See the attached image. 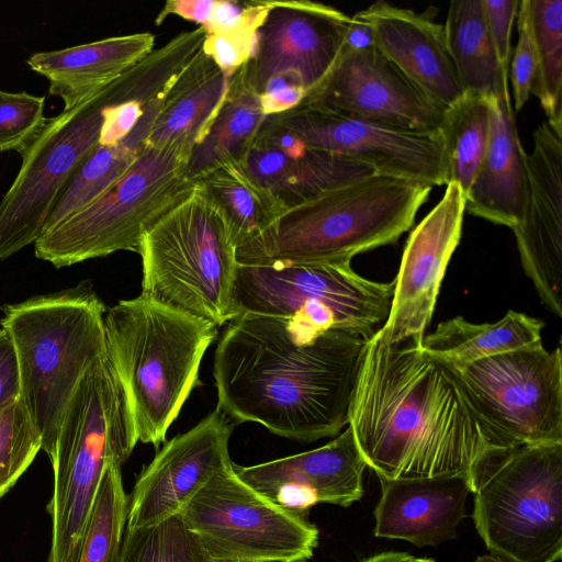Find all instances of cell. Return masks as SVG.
Instances as JSON below:
<instances>
[{
    "instance_id": "bcb514c9",
    "label": "cell",
    "mask_w": 562,
    "mask_h": 562,
    "mask_svg": "<svg viewBox=\"0 0 562 562\" xmlns=\"http://www.w3.org/2000/svg\"><path fill=\"white\" fill-rule=\"evenodd\" d=\"M375 47L373 32L360 11L350 16L341 50H364Z\"/></svg>"
},
{
    "instance_id": "f35d334b",
    "label": "cell",
    "mask_w": 562,
    "mask_h": 562,
    "mask_svg": "<svg viewBox=\"0 0 562 562\" xmlns=\"http://www.w3.org/2000/svg\"><path fill=\"white\" fill-rule=\"evenodd\" d=\"M268 8L269 1L215 0L203 27L207 34L257 33Z\"/></svg>"
},
{
    "instance_id": "681fc988",
    "label": "cell",
    "mask_w": 562,
    "mask_h": 562,
    "mask_svg": "<svg viewBox=\"0 0 562 562\" xmlns=\"http://www.w3.org/2000/svg\"><path fill=\"white\" fill-rule=\"evenodd\" d=\"M415 562H435L431 559L416 558Z\"/></svg>"
},
{
    "instance_id": "83f0119b",
    "label": "cell",
    "mask_w": 562,
    "mask_h": 562,
    "mask_svg": "<svg viewBox=\"0 0 562 562\" xmlns=\"http://www.w3.org/2000/svg\"><path fill=\"white\" fill-rule=\"evenodd\" d=\"M166 92L147 105L135 127L122 140L114 145L98 144L89 153L56 201L44 233L92 202L131 167L146 146Z\"/></svg>"
},
{
    "instance_id": "9c48e42d",
    "label": "cell",
    "mask_w": 562,
    "mask_h": 562,
    "mask_svg": "<svg viewBox=\"0 0 562 562\" xmlns=\"http://www.w3.org/2000/svg\"><path fill=\"white\" fill-rule=\"evenodd\" d=\"M189 147L146 145L131 167L88 205L34 243L38 259L56 268L137 251L144 233L191 182Z\"/></svg>"
},
{
    "instance_id": "9a60e30c",
    "label": "cell",
    "mask_w": 562,
    "mask_h": 562,
    "mask_svg": "<svg viewBox=\"0 0 562 562\" xmlns=\"http://www.w3.org/2000/svg\"><path fill=\"white\" fill-rule=\"evenodd\" d=\"M350 16L312 1H269L254 52L241 67L246 85L260 95L274 76L293 77L305 94L337 61Z\"/></svg>"
},
{
    "instance_id": "ab89813d",
    "label": "cell",
    "mask_w": 562,
    "mask_h": 562,
    "mask_svg": "<svg viewBox=\"0 0 562 562\" xmlns=\"http://www.w3.org/2000/svg\"><path fill=\"white\" fill-rule=\"evenodd\" d=\"M257 33L207 34L202 49L224 72L234 75L250 58Z\"/></svg>"
},
{
    "instance_id": "8d00e7d4",
    "label": "cell",
    "mask_w": 562,
    "mask_h": 562,
    "mask_svg": "<svg viewBox=\"0 0 562 562\" xmlns=\"http://www.w3.org/2000/svg\"><path fill=\"white\" fill-rule=\"evenodd\" d=\"M301 158H290L259 132L240 161L251 180L281 201L295 183Z\"/></svg>"
},
{
    "instance_id": "7bdbcfd3",
    "label": "cell",
    "mask_w": 562,
    "mask_h": 562,
    "mask_svg": "<svg viewBox=\"0 0 562 562\" xmlns=\"http://www.w3.org/2000/svg\"><path fill=\"white\" fill-rule=\"evenodd\" d=\"M305 97L304 89L291 76L272 77L259 95L263 113L267 116L281 114L301 104Z\"/></svg>"
},
{
    "instance_id": "52a82bcc",
    "label": "cell",
    "mask_w": 562,
    "mask_h": 562,
    "mask_svg": "<svg viewBox=\"0 0 562 562\" xmlns=\"http://www.w3.org/2000/svg\"><path fill=\"white\" fill-rule=\"evenodd\" d=\"M105 311L91 285L83 284L3 307L0 324L14 344L21 400L49 460L71 396L106 352Z\"/></svg>"
},
{
    "instance_id": "d590c367",
    "label": "cell",
    "mask_w": 562,
    "mask_h": 562,
    "mask_svg": "<svg viewBox=\"0 0 562 562\" xmlns=\"http://www.w3.org/2000/svg\"><path fill=\"white\" fill-rule=\"evenodd\" d=\"M45 97L0 90V151H22L42 128Z\"/></svg>"
},
{
    "instance_id": "74e56055",
    "label": "cell",
    "mask_w": 562,
    "mask_h": 562,
    "mask_svg": "<svg viewBox=\"0 0 562 562\" xmlns=\"http://www.w3.org/2000/svg\"><path fill=\"white\" fill-rule=\"evenodd\" d=\"M518 42L510 57V79L514 105L520 110L529 100L536 74V50L529 0H521L517 12Z\"/></svg>"
},
{
    "instance_id": "e0dca14e",
    "label": "cell",
    "mask_w": 562,
    "mask_h": 562,
    "mask_svg": "<svg viewBox=\"0 0 562 562\" xmlns=\"http://www.w3.org/2000/svg\"><path fill=\"white\" fill-rule=\"evenodd\" d=\"M234 427L216 407L167 441L143 468L127 496L125 528H147L180 515L212 477L231 469L228 442Z\"/></svg>"
},
{
    "instance_id": "44dd1931",
    "label": "cell",
    "mask_w": 562,
    "mask_h": 562,
    "mask_svg": "<svg viewBox=\"0 0 562 562\" xmlns=\"http://www.w3.org/2000/svg\"><path fill=\"white\" fill-rule=\"evenodd\" d=\"M360 13L372 29L376 49L432 102L446 110L463 95L443 25L384 1Z\"/></svg>"
},
{
    "instance_id": "7402d4cb",
    "label": "cell",
    "mask_w": 562,
    "mask_h": 562,
    "mask_svg": "<svg viewBox=\"0 0 562 562\" xmlns=\"http://www.w3.org/2000/svg\"><path fill=\"white\" fill-rule=\"evenodd\" d=\"M379 480L382 493L374 509L375 537L402 539L417 547L457 537L471 492L468 475Z\"/></svg>"
},
{
    "instance_id": "603a6c76",
    "label": "cell",
    "mask_w": 562,
    "mask_h": 562,
    "mask_svg": "<svg viewBox=\"0 0 562 562\" xmlns=\"http://www.w3.org/2000/svg\"><path fill=\"white\" fill-rule=\"evenodd\" d=\"M491 130L483 159L464 194L469 214L514 229L528 196L526 151L509 99L490 100Z\"/></svg>"
},
{
    "instance_id": "6da1fadb",
    "label": "cell",
    "mask_w": 562,
    "mask_h": 562,
    "mask_svg": "<svg viewBox=\"0 0 562 562\" xmlns=\"http://www.w3.org/2000/svg\"><path fill=\"white\" fill-rule=\"evenodd\" d=\"M373 335H316L290 317L240 313L226 323L216 345V407L234 425L258 423L300 442L336 436L348 425Z\"/></svg>"
},
{
    "instance_id": "5bb4252c",
    "label": "cell",
    "mask_w": 562,
    "mask_h": 562,
    "mask_svg": "<svg viewBox=\"0 0 562 562\" xmlns=\"http://www.w3.org/2000/svg\"><path fill=\"white\" fill-rule=\"evenodd\" d=\"M267 122L295 134L307 149L364 164L375 173L447 184L440 132L405 131L301 104Z\"/></svg>"
},
{
    "instance_id": "60d3db41",
    "label": "cell",
    "mask_w": 562,
    "mask_h": 562,
    "mask_svg": "<svg viewBox=\"0 0 562 562\" xmlns=\"http://www.w3.org/2000/svg\"><path fill=\"white\" fill-rule=\"evenodd\" d=\"M518 0H482L485 20L498 57L509 70L512 30L519 8Z\"/></svg>"
},
{
    "instance_id": "1f68e13d",
    "label": "cell",
    "mask_w": 562,
    "mask_h": 562,
    "mask_svg": "<svg viewBox=\"0 0 562 562\" xmlns=\"http://www.w3.org/2000/svg\"><path fill=\"white\" fill-rule=\"evenodd\" d=\"M536 50L531 94L547 120L562 127V0H529Z\"/></svg>"
},
{
    "instance_id": "7a4b0ae2",
    "label": "cell",
    "mask_w": 562,
    "mask_h": 562,
    "mask_svg": "<svg viewBox=\"0 0 562 562\" xmlns=\"http://www.w3.org/2000/svg\"><path fill=\"white\" fill-rule=\"evenodd\" d=\"M348 425L378 477L470 474L485 452L506 447L453 369L422 346L370 338Z\"/></svg>"
},
{
    "instance_id": "3957f363",
    "label": "cell",
    "mask_w": 562,
    "mask_h": 562,
    "mask_svg": "<svg viewBox=\"0 0 562 562\" xmlns=\"http://www.w3.org/2000/svg\"><path fill=\"white\" fill-rule=\"evenodd\" d=\"M432 187L371 176L286 207L258 237L237 248L243 266H341L408 231Z\"/></svg>"
},
{
    "instance_id": "4316f807",
    "label": "cell",
    "mask_w": 562,
    "mask_h": 562,
    "mask_svg": "<svg viewBox=\"0 0 562 562\" xmlns=\"http://www.w3.org/2000/svg\"><path fill=\"white\" fill-rule=\"evenodd\" d=\"M542 327L540 319L515 311L490 324H472L456 316L424 336L422 349L458 369L488 357L540 346Z\"/></svg>"
},
{
    "instance_id": "cb8c5ba5",
    "label": "cell",
    "mask_w": 562,
    "mask_h": 562,
    "mask_svg": "<svg viewBox=\"0 0 562 562\" xmlns=\"http://www.w3.org/2000/svg\"><path fill=\"white\" fill-rule=\"evenodd\" d=\"M155 45L149 32L112 36L64 49L35 53L32 70L45 77L48 93L70 109L99 91L147 56Z\"/></svg>"
},
{
    "instance_id": "ac0fdd59",
    "label": "cell",
    "mask_w": 562,
    "mask_h": 562,
    "mask_svg": "<svg viewBox=\"0 0 562 562\" xmlns=\"http://www.w3.org/2000/svg\"><path fill=\"white\" fill-rule=\"evenodd\" d=\"M464 192L447 184L437 205L409 235L394 281L387 318L379 333L391 345L422 346L441 280L462 232Z\"/></svg>"
},
{
    "instance_id": "f6af8a7d",
    "label": "cell",
    "mask_w": 562,
    "mask_h": 562,
    "mask_svg": "<svg viewBox=\"0 0 562 562\" xmlns=\"http://www.w3.org/2000/svg\"><path fill=\"white\" fill-rule=\"evenodd\" d=\"M215 0H169L156 19L159 25L169 15H177L199 24L205 25L212 13Z\"/></svg>"
},
{
    "instance_id": "8fae6325",
    "label": "cell",
    "mask_w": 562,
    "mask_h": 562,
    "mask_svg": "<svg viewBox=\"0 0 562 562\" xmlns=\"http://www.w3.org/2000/svg\"><path fill=\"white\" fill-rule=\"evenodd\" d=\"M125 101L121 76L47 119L21 151L20 170L0 201V260L34 244L78 166L99 144L103 111Z\"/></svg>"
},
{
    "instance_id": "484cf974",
    "label": "cell",
    "mask_w": 562,
    "mask_h": 562,
    "mask_svg": "<svg viewBox=\"0 0 562 562\" xmlns=\"http://www.w3.org/2000/svg\"><path fill=\"white\" fill-rule=\"evenodd\" d=\"M443 30L463 93L509 99L508 70L490 34L482 0L451 1Z\"/></svg>"
},
{
    "instance_id": "5b68a950",
    "label": "cell",
    "mask_w": 562,
    "mask_h": 562,
    "mask_svg": "<svg viewBox=\"0 0 562 562\" xmlns=\"http://www.w3.org/2000/svg\"><path fill=\"white\" fill-rule=\"evenodd\" d=\"M143 296L220 327L236 316L237 244L218 202L191 181L140 238Z\"/></svg>"
},
{
    "instance_id": "b9f144b4",
    "label": "cell",
    "mask_w": 562,
    "mask_h": 562,
    "mask_svg": "<svg viewBox=\"0 0 562 562\" xmlns=\"http://www.w3.org/2000/svg\"><path fill=\"white\" fill-rule=\"evenodd\" d=\"M148 104L125 101L105 108L99 144L114 145L122 140L135 127Z\"/></svg>"
},
{
    "instance_id": "f1b7e54d",
    "label": "cell",
    "mask_w": 562,
    "mask_h": 562,
    "mask_svg": "<svg viewBox=\"0 0 562 562\" xmlns=\"http://www.w3.org/2000/svg\"><path fill=\"white\" fill-rule=\"evenodd\" d=\"M267 117L259 95L246 85L239 68L207 133L190 154L189 180H201L221 165L240 160Z\"/></svg>"
},
{
    "instance_id": "4dcf8cb0",
    "label": "cell",
    "mask_w": 562,
    "mask_h": 562,
    "mask_svg": "<svg viewBox=\"0 0 562 562\" xmlns=\"http://www.w3.org/2000/svg\"><path fill=\"white\" fill-rule=\"evenodd\" d=\"M490 130V100L481 95L463 93L445 110L439 132L447 184H459L465 194L487 148Z\"/></svg>"
},
{
    "instance_id": "f907efd6",
    "label": "cell",
    "mask_w": 562,
    "mask_h": 562,
    "mask_svg": "<svg viewBox=\"0 0 562 562\" xmlns=\"http://www.w3.org/2000/svg\"><path fill=\"white\" fill-rule=\"evenodd\" d=\"M296 562H306V560H301V561H296Z\"/></svg>"
},
{
    "instance_id": "c3c4849f",
    "label": "cell",
    "mask_w": 562,
    "mask_h": 562,
    "mask_svg": "<svg viewBox=\"0 0 562 562\" xmlns=\"http://www.w3.org/2000/svg\"><path fill=\"white\" fill-rule=\"evenodd\" d=\"M474 562H505V561H503L499 558L494 557V555H483V557H479Z\"/></svg>"
},
{
    "instance_id": "f546056e",
    "label": "cell",
    "mask_w": 562,
    "mask_h": 562,
    "mask_svg": "<svg viewBox=\"0 0 562 562\" xmlns=\"http://www.w3.org/2000/svg\"><path fill=\"white\" fill-rule=\"evenodd\" d=\"M224 211L237 248L262 234L286 209L246 173L240 160L227 161L201 179Z\"/></svg>"
},
{
    "instance_id": "30bf717a",
    "label": "cell",
    "mask_w": 562,
    "mask_h": 562,
    "mask_svg": "<svg viewBox=\"0 0 562 562\" xmlns=\"http://www.w3.org/2000/svg\"><path fill=\"white\" fill-rule=\"evenodd\" d=\"M394 281L357 274L350 265L257 267L238 265L236 316L290 317L316 335L329 330L373 335L387 318Z\"/></svg>"
},
{
    "instance_id": "d6986e66",
    "label": "cell",
    "mask_w": 562,
    "mask_h": 562,
    "mask_svg": "<svg viewBox=\"0 0 562 562\" xmlns=\"http://www.w3.org/2000/svg\"><path fill=\"white\" fill-rule=\"evenodd\" d=\"M528 196L513 229L520 261L541 302L562 316V127L548 120L526 153Z\"/></svg>"
},
{
    "instance_id": "4fadbf2b",
    "label": "cell",
    "mask_w": 562,
    "mask_h": 562,
    "mask_svg": "<svg viewBox=\"0 0 562 562\" xmlns=\"http://www.w3.org/2000/svg\"><path fill=\"white\" fill-rule=\"evenodd\" d=\"M506 447L562 443V355L542 345L453 369Z\"/></svg>"
},
{
    "instance_id": "ee69618b",
    "label": "cell",
    "mask_w": 562,
    "mask_h": 562,
    "mask_svg": "<svg viewBox=\"0 0 562 562\" xmlns=\"http://www.w3.org/2000/svg\"><path fill=\"white\" fill-rule=\"evenodd\" d=\"M21 398L18 357L9 333L0 329V409Z\"/></svg>"
},
{
    "instance_id": "277c9868",
    "label": "cell",
    "mask_w": 562,
    "mask_h": 562,
    "mask_svg": "<svg viewBox=\"0 0 562 562\" xmlns=\"http://www.w3.org/2000/svg\"><path fill=\"white\" fill-rule=\"evenodd\" d=\"M103 325L106 355L127 395L138 441L157 448L199 385L217 327L143 295L108 308Z\"/></svg>"
},
{
    "instance_id": "8992f818",
    "label": "cell",
    "mask_w": 562,
    "mask_h": 562,
    "mask_svg": "<svg viewBox=\"0 0 562 562\" xmlns=\"http://www.w3.org/2000/svg\"><path fill=\"white\" fill-rule=\"evenodd\" d=\"M138 441L125 390L106 352L80 380L65 411L47 505L48 562H78L86 526L106 468L123 465Z\"/></svg>"
},
{
    "instance_id": "d4e9b609",
    "label": "cell",
    "mask_w": 562,
    "mask_h": 562,
    "mask_svg": "<svg viewBox=\"0 0 562 562\" xmlns=\"http://www.w3.org/2000/svg\"><path fill=\"white\" fill-rule=\"evenodd\" d=\"M234 75L221 70L201 48L167 90L146 145L193 149L217 115Z\"/></svg>"
},
{
    "instance_id": "7dc6e473",
    "label": "cell",
    "mask_w": 562,
    "mask_h": 562,
    "mask_svg": "<svg viewBox=\"0 0 562 562\" xmlns=\"http://www.w3.org/2000/svg\"><path fill=\"white\" fill-rule=\"evenodd\" d=\"M416 558L406 552H383L362 562H415Z\"/></svg>"
},
{
    "instance_id": "ba28073f",
    "label": "cell",
    "mask_w": 562,
    "mask_h": 562,
    "mask_svg": "<svg viewBox=\"0 0 562 562\" xmlns=\"http://www.w3.org/2000/svg\"><path fill=\"white\" fill-rule=\"evenodd\" d=\"M473 521L505 562L562 558V443L513 445L485 452L473 464Z\"/></svg>"
},
{
    "instance_id": "2e32d148",
    "label": "cell",
    "mask_w": 562,
    "mask_h": 562,
    "mask_svg": "<svg viewBox=\"0 0 562 562\" xmlns=\"http://www.w3.org/2000/svg\"><path fill=\"white\" fill-rule=\"evenodd\" d=\"M301 105L414 132H439L445 113L376 47L341 50Z\"/></svg>"
},
{
    "instance_id": "ffe728a7",
    "label": "cell",
    "mask_w": 562,
    "mask_h": 562,
    "mask_svg": "<svg viewBox=\"0 0 562 562\" xmlns=\"http://www.w3.org/2000/svg\"><path fill=\"white\" fill-rule=\"evenodd\" d=\"M366 467L349 426L314 450L249 467L233 464L238 477L255 491L282 507L305 514L319 503L348 507L359 501Z\"/></svg>"
},
{
    "instance_id": "d6a6232c",
    "label": "cell",
    "mask_w": 562,
    "mask_h": 562,
    "mask_svg": "<svg viewBox=\"0 0 562 562\" xmlns=\"http://www.w3.org/2000/svg\"><path fill=\"white\" fill-rule=\"evenodd\" d=\"M121 465L104 471L86 526L78 562H119L126 525L127 495Z\"/></svg>"
},
{
    "instance_id": "e575fe53",
    "label": "cell",
    "mask_w": 562,
    "mask_h": 562,
    "mask_svg": "<svg viewBox=\"0 0 562 562\" xmlns=\"http://www.w3.org/2000/svg\"><path fill=\"white\" fill-rule=\"evenodd\" d=\"M42 449V438L22 402L0 409V499Z\"/></svg>"
},
{
    "instance_id": "836d02e7",
    "label": "cell",
    "mask_w": 562,
    "mask_h": 562,
    "mask_svg": "<svg viewBox=\"0 0 562 562\" xmlns=\"http://www.w3.org/2000/svg\"><path fill=\"white\" fill-rule=\"evenodd\" d=\"M119 562H215L180 515L147 528H125Z\"/></svg>"
},
{
    "instance_id": "7c38bea8",
    "label": "cell",
    "mask_w": 562,
    "mask_h": 562,
    "mask_svg": "<svg viewBox=\"0 0 562 562\" xmlns=\"http://www.w3.org/2000/svg\"><path fill=\"white\" fill-rule=\"evenodd\" d=\"M307 516L265 497L233 467L212 477L180 513L215 562L307 560L318 542Z\"/></svg>"
}]
</instances>
